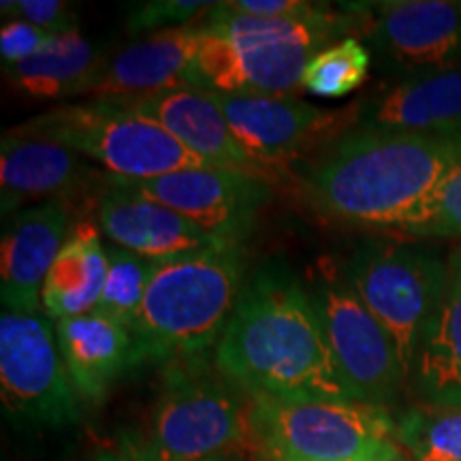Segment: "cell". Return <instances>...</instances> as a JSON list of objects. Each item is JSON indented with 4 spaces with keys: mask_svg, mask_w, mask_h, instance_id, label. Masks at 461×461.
Masks as SVG:
<instances>
[{
    "mask_svg": "<svg viewBox=\"0 0 461 461\" xmlns=\"http://www.w3.org/2000/svg\"><path fill=\"white\" fill-rule=\"evenodd\" d=\"M455 135L353 126L291 167L316 214L419 235L436 214Z\"/></svg>",
    "mask_w": 461,
    "mask_h": 461,
    "instance_id": "1",
    "label": "cell"
},
{
    "mask_svg": "<svg viewBox=\"0 0 461 461\" xmlns=\"http://www.w3.org/2000/svg\"><path fill=\"white\" fill-rule=\"evenodd\" d=\"M214 363L246 395L357 402L316 302L282 265L258 269L241 288Z\"/></svg>",
    "mask_w": 461,
    "mask_h": 461,
    "instance_id": "2",
    "label": "cell"
},
{
    "mask_svg": "<svg viewBox=\"0 0 461 461\" xmlns=\"http://www.w3.org/2000/svg\"><path fill=\"white\" fill-rule=\"evenodd\" d=\"M353 24L325 5L305 15L257 17L216 3L199 24L188 84L224 95L295 96L310 60Z\"/></svg>",
    "mask_w": 461,
    "mask_h": 461,
    "instance_id": "3",
    "label": "cell"
},
{
    "mask_svg": "<svg viewBox=\"0 0 461 461\" xmlns=\"http://www.w3.org/2000/svg\"><path fill=\"white\" fill-rule=\"evenodd\" d=\"M241 246L224 244L157 261L131 325L135 366L171 363L216 348L244 285Z\"/></svg>",
    "mask_w": 461,
    "mask_h": 461,
    "instance_id": "4",
    "label": "cell"
},
{
    "mask_svg": "<svg viewBox=\"0 0 461 461\" xmlns=\"http://www.w3.org/2000/svg\"><path fill=\"white\" fill-rule=\"evenodd\" d=\"M240 391L205 355L167 363L146 434L124 438L115 451L132 461L235 457L250 436Z\"/></svg>",
    "mask_w": 461,
    "mask_h": 461,
    "instance_id": "5",
    "label": "cell"
},
{
    "mask_svg": "<svg viewBox=\"0 0 461 461\" xmlns=\"http://www.w3.org/2000/svg\"><path fill=\"white\" fill-rule=\"evenodd\" d=\"M11 131L60 143L118 180H154L176 171L210 167L163 126L120 101L58 105Z\"/></svg>",
    "mask_w": 461,
    "mask_h": 461,
    "instance_id": "6",
    "label": "cell"
},
{
    "mask_svg": "<svg viewBox=\"0 0 461 461\" xmlns=\"http://www.w3.org/2000/svg\"><path fill=\"white\" fill-rule=\"evenodd\" d=\"M250 436L265 455L293 461H353L395 440L387 408L363 402L248 395Z\"/></svg>",
    "mask_w": 461,
    "mask_h": 461,
    "instance_id": "7",
    "label": "cell"
},
{
    "mask_svg": "<svg viewBox=\"0 0 461 461\" xmlns=\"http://www.w3.org/2000/svg\"><path fill=\"white\" fill-rule=\"evenodd\" d=\"M346 282L393 339L408 378L423 333L445 297L448 265L428 248L367 244L350 258Z\"/></svg>",
    "mask_w": 461,
    "mask_h": 461,
    "instance_id": "8",
    "label": "cell"
},
{
    "mask_svg": "<svg viewBox=\"0 0 461 461\" xmlns=\"http://www.w3.org/2000/svg\"><path fill=\"white\" fill-rule=\"evenodd\" d=\"M48 316H0V395L17 429H67L79 423V395Z\"/></svg>",
    "mask_w": 461,
    "mask_h": 461,
    "instance_id": "9",
    "label": "cell"
},
{
    "mask_svg": "<svg viewBox=\"0 0 461 461\" xmlns=\"http://www.w3.org/2000/svg\"><path fill=\"white\" fill-rule=\"evenodd\" d=\"M210 92L241 149L261 167L272 171L291 169L308 158L339 132L357 126L359 109H322L299 96L224 95Z\"/></svg>",
    "mask_w": 461,
    "mask_h": 461,
    "instance_id": "10",
    "label": "cell"
},
{
    "mask_svg": "<svg viewBox=\"0 0 461 461\" xmlns=\"http://www.w3.org/2000/svg\"><path fill=\"white\" fill-rule=\"evenodd\" d=\"M115 184L171 207L212 238L241 246L252 233L258 212L272 199L267 177L235 169H186L154 180Z\"/></svg>",
    "mask_w": 461,
    "mask_h": 461,
    "instance_id": "11",
    "label": "cell"
},
{
    "mask_svg": "<svg viewBox=\"0 0 461 461\" xmlns=\"http://www.w3.org/2000/svg\"><path fill=\"white\" fill-rule=\"evenodd\" d=\"M314 302L339 372L355 400L383 408L393 402L406 380L400 355L353 286L344 280L325 282Z\"/></svg>",
    "mask_w": 461,
    "mask_h": 461,
    "instance_id": "12",
    "label": "cell"
},
{
    "mask_svg": "<svg viewBox=\"0 0 461 461\" xmlns=\"http://www.w3.org/2000/svg\"><path fill=\"white\" fill-rule=\"evenodd\" d=\"M366 7L383 65L403 73L406 79L461 68L457 0H389Z\"/></svg>",
    "mask_w": 461,
    "mask_h": 461,
    "instance_id": "13",
    "label": "cell"
},
{
    "mask_svg": "<svg viewBox=\"0 0 461 461\" xmlns=\"http://www.w3.org/2000/svg\"><path fill=\"white\" fill-rule=\"evenodd\" d=\"M112 176L90 165L88 158L60 143L7 131L0 143V210L15 216L31 203L88 197L90 190L105 188ZM71 210V207H68Z\"/></svg>",
    "mask_w": 461,
    "mask_h": 461,
    "instance_id": "14",
    "label": "cell"
},
{
    "mask_svg": "<svg viewBox=\"0 0 461 461\" xmlns=\"http://www.w3.org/2000/svg\"><path fill=\"white\" fill-rule=\"evenodd\" d=\"M199 48V24L160 31L105 54L82 96L92 101H137L186 88Z\"/></svg>",
    "mask_w": 461,
    "mask_h": 461,
    "instance_id": "15",
    "label": "cell"
},
{
    "mask_svg": "<svg viewBox=\"0 0 461 461\" xmlns=\"http://www.w3.org/2000/svg\"><path fill=\"white\" fill-rule=\"evenodd\" d=\"M71 233V210L60 201L17 212L0 246V297L5 312L39 314L51 265Z\"/></svg>",
    "mask_w": 461,
    "mask_h": 461,
    "instance_id": "16",
    "label": "cell"
},
{
    "mask_svg": "<svg viewBox=\"0 0 461 461\" xmlns=\"http://www.w3.org/2000/svg\"><path fill=\"white\" fill-rule=\"evenodd\" d=\"M96 218L113 246L126 248L149 261H165L227 244L203 233L171 207L120 186L113 177L99 194Z\"/></svg>",
    "mask_w": 461,
    "mask_h": 461,
    "instance_id": "17",
    "label": "cell"
},
{
    "mask_svg": "<svg viewBox=\"0 0 461 461\" xmlns=\"http://www.w3.org/2000/svg\"><path fill=\"white\" fill-rule=\"evenodd\" d=\"M120 103L163 126L188 152L205 160L210 167L258 173L265 177L261 167L241 149L230 132L229 122L207 90L186 86V88H176L163 95L148 96V99Z\"/></svg>",
    "mask_w": 461,
    "mask_h": 461,
    "instance_id": "18",
    "label": "cell"
},
{
    "mask_svg": "<svg viewBox=\"0 0 461 461\" xmlns=\"http://www.w3.org/2000/svg\"><path fill=\"white\" fill-rule=\"evenodd\" d=\"M357 109V124L367 129L459 135L461 68L402 79Z\"/></svg>",
    "mask_w": 461,
    "mask_h": 461,
    "instance_id": "19",
    "label": "cell"
},
{
    "mask_svg": "<svg viewBox=\"0 0 461 461\" xmlns=\"http://www.w3.org/2000/svg\"><path fill=\"white\" fill-rule=\"evenodd\" d=\"M62 361L79 400L101 403L129 367H135V339L122 322L90 312L54 322Z\"/></svg>",
    "mask_w": 461,
    "mask_h": 461,
    "instance_id": "20",
    "label": "cell"
},
{
    "mask_svg": "<svg viewBox=\"0 0 461 461\" xmlns=\"http://www.w3.org/2000/svg\"><path fill=\"white\" fill-rule=\"evenodd\" d=\"M408 378L425 403L461 408V255L448 265L445 297L423 333Z\"/></svg>",
    "mask_w": 461,
    "mask_h": 461,
    "instance_id": "21",
    "label": "cell"
},
{
    "mask_svg": "<svg viewBox=\"0 0 461 461\" xmlns=\"http://www.w3.org/2000/svg\"><path fill=\"white\" fill-rule=\"evenodd\" d=\"M107 278V248L95 222L79 221L51 265L43 285V312L50 321H65L95 312Z\"/></svg>",
    "mask_w": 461,
    "mask_h": 461,
    "instance_id": "22",
    "label": "cell"
},
{
    "mask_svg": "<svg viewBox=\"0 0 461 461\" xmlns=\"http://www.w3.org/2000/svg\"><path fill=\"white\" fill-rule=\"evenodd\" d=\"M103 58L105 51L79 31H73L56 34L43 51L20 65L3 68V73L26 99L60 101L82 96Z\"/></svg>",
    "mask_w": 461,
    "mask_h": 461,
    "instance_id": "23",
    "label": "cell"
},
{
    "mask_svg": "<svg viewBox=\"0 0 461 461\" xmlns=\"http://www.w3.org/2000/svg\"><path fill=\"white\" fill-rule=\"evenodd\" d=\"M395 440L412 461H461V408H408L395 419Z\"/></svg>",
    "mask_w": 461,
    "mask_h": 461,
    "instance_id": "24",
    "label": "cell"
},
{
    "mask_svg": "<svg viewBox=\"0 0 461 461\" xmlns=\"http://www.w3.org/2000/svg\"><path fill=\"white\" fill-rule=\"evenodd\" d=\"M157 261L135 255L126 248H107V278L95 312L122 322L131 330L140 312Z\"/></svg>",
    "mask_w": 461,
    "mask_h": 461,
    "instance_id": "25",
    "label": "cell"
},
{
    "mask_svg": "<svg viewBox=\"0 0 461 461\" xmlns=\"http://www.w3.org/2000/svg\"><path fill=\"white\" fill-rule=\"evenodd\" d=\"M370 65V50L357 37H344L310 60L303 75V90L322 99H339L366 82Z\"/></svg>",
    "mask_w": 461,
    "mask_h": 461,
    "instance_id": "26",
    "label": "cell"
},
{
    "mask_svg": "<svg viewBox=\"0 0 461 461\" xmlns=\"http://www.w3.org/2000/svg\"><path fill=\"white\" fill-rule=\"evenodd\" d=\"M216 3L199 0H148L131 7L126 17V31L131 34H154L169 28L188 26L193 17L207 14Z\"/></svg>",
    "mask_w": 461,
    "mask_h": 461,
    "instance_id": "27",
    "label": "cell"
},
{
    "mask_svg": "<svg viewBox=\"0 0 461 461\" xmlns=\"http://www.w3.org/2000/svg\"><path fill=\"white\" fill-rule=\"evenodd\" d=\"M419 238H461V132L455 135V154L438 193L436 214Z\"/></svg>",
    "mask_w": 461,
    "mask_h": 461,
    "instance_id": "28",
    "label": "cell"
},
{
    "mask_svg": "<svg viewBox=\"0 0 461 461\" xmlns=\"http://www.w3.org/2000/svg\"><path fill=\"white\" fill-rule=\"evenodd\" d=\"M3 14L11 20H24L51 34L79 31L77 14L60 0H5Z\"/></svg>",
    "mask_w": 461,
    "mask_h": 461,
    "instance_id": "29",
    "label": "cell"
},
{
    "mask_svg": "<svg viewBox=\"0 0 461 461\" xmlns=\"http://www.w3.org/2000/svg\"><path fill=\"white\" fill-rule=\"evenodd\" d=\"M56 34L45 32L41 28L28 24L24 20L3 22L0 28V56H3V68L15 67L28 58L37 56L39 51L48 48Z\"/></svg>",
    "mask_w": 461,
    "mask_h": 461,
    "instance_id": "30",
    "label": "cell"
},
{
    "mask_svg": "<svg viewBox=\"0 0 461 461\" xmlns=\"http://www.w3.org/2000/svg\"><path fill=\"white\" fill-rule=\"evenodd\" d=\"M227 7L257 17H295L312 14L319 5L305 0H230Z\"/></svg>",
    "mask_w": 461,
    "mask_h": 461,
    "instance_id": "31",
    "label": "cell"
},
{
    "mask_svg": "<svg viewBox=\"0 0 461 461\" xmlns=\"http://www.w3.org/2000/svg\"><path fill=\"white\" fill-rule=\"evenodd\" d=\"M353 461H412V459L411 455L400 447V442L389 440L387 445L374 448V451L361 455V457H357Z\"/></svg>",
    "mask_w": 461,
    "mask_h": 461,
    "instance_id": "32",
    "label": "cell"
},
{
    "mask_svg": "<svg viewBox=\"0 0 461 461\" xmlns=\"http://www.w3.org/2000/svg\"><path fill=\"white\" fill-rule=\"evenodd\" d=\"M101 461H132V459L124 457L122 453L113 451V453H107V455H103ZM207 461H241V459H240V457H218V459H207Z\"/></svg>",
    "mask_w": 461,
    "mask_h": 461,
    "instance_id": "33",
    "label": "cell"
},
{
    "mask_svg": "<svg viewBox=\"0 0 461 461\" xmlns=\"http://www.w3.org/2000/svg\"><path fill=\"white\" fill-rule=\"evenodd\" d=\"M261 457H263V461H293V459H286V457H276V455H265V453H261Z\"/></svg>",
    "mask_w": 461,
    "mask_h": 461,
    "instance_id": "34",
    "label": "cell"
}]
</instances>
